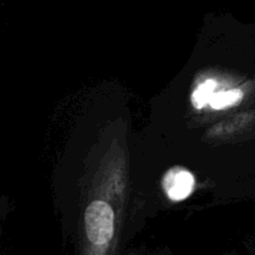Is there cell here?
I'll use <instances>...</instances> for the list:
<instances>
[{"label":"cell","mask_w":255,"mask_h":255,"mask_svg":"<svg viewBox=\"0 0 255 255\" xmlns=\"http://www.w3.org/2000/svg\"><path fill=\"white\" fill-rule=\"evenodd\" d=\"M85 236L89 255H107L116 231V213L104 199H94L86 207L84 217Z\"/></svg>","instance_id":"obj_1"},{"label":"cell","mask_w":255,"mask_h":255,"mask_svg":"<svg viewBox=\"0 0 255 255\" xmlns=\"http://www.w3.org/2000/svg\"><path fill=\"white\" fill-rule=\"evenodd\" d=\"M167 197L173 202L184 201L191 196L196 186L194 176L182 167H174L169 169L162 181Z\"/></svg>","instance_id":"obj_2"},{"label":"cell","mask_w":255,"mask_h":255,"mask_svg":"<svg viewBox=\"0 0 255 255\" xmlns=\"http://www.w3.org/2000/svg\"><path fill=\"white\" fill-rule=\"evenodd\" d=\"M243 100V91L239 89L222 91L212 96L209 105L213 110H224L229 106L239 104Z\"/></svg>","instance_id":"obj_3"},{"label":"cell","mask_w":255,"mask_h":255,"mask_svg":"<svg viewBox=\"0 0 255 255\" xmlns=\"http://www.w3.org/2000/svg\"><path fill=\"white\" fill-rule=\"evenodd\" d=\"M217 87L216 80H207L203 84L199 85L194 92L192 94V105L196 107L197 110H202L206 105L209 104L212 96L214 95V90Z\"/></svg>","instance_id":"obj_4"}]
</instances>
